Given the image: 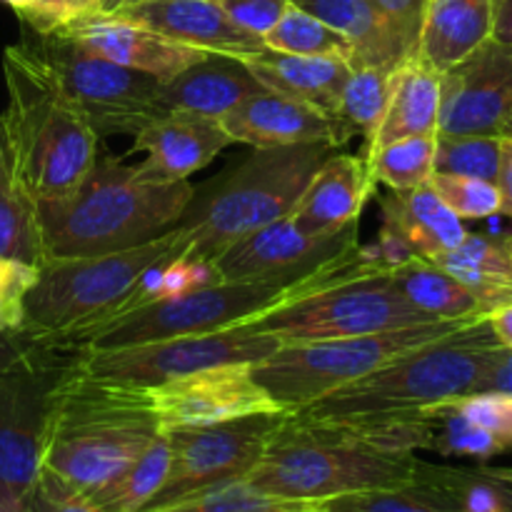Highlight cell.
<instances>
[{"mask_svg": "<svg viewBox=\"0 0 512 512\" xmlns=\"http://www.w3.org/2000/svg\"><path fill=\"white\" fill-rule=\"evenodd\" d=\"M35 48L80 105L100 138L138 135L150 120L165 115L158 105L160 80L93 53L60 33L38 35Z\"/></svg>", "mask_w": 512, "mask_h": 512, "instance_id": "8fae6325", "label": "cell"}, {"mask_svg": "<svg viewBox=\"0 0 512 512\" xmlns=\"http://www.w3.org/2000/svg\"><path fill=\"white\" fill-rule=\"evenodd\" d=\"M280 340L248 328H228L218 333L183 335V338L155 340L115 350L75 353L78 368L85 375L108 383L153 388L165 380L183 378L218 365L258 363L280 348Z\"/></svg>", "mask_w": 512, "mask_h": 512, "instance_id": "7c38bea8", "label": "cell"}, {"mask_svg": "<svg viewBox=\"0 0 512 512\" xmlns=\"http://www.w3.org/2000/svg\"><path fill=\"white\" fill-rule=\"evenodd\" d=\"M475 393H498V395H510L512 398V350L500 345L498 353L493 355V360L485 368L483 378L475 385Z\"/></svg>", "mask_w": 512, "mask_h": 512, "instance_id": "7dc6e473", "label": "cell"}, {"mask_svg": "<svg viewBox=\"0 0 512 512\" xmlns=\"http://www.w3.org/2000/svg\"><path fill=\"white\" fill-rule=\"evenodd\" d=\"M383 220H390L408 238L420 258H440L468 235L463 220L440 200L433 185L425 183L413 190H393L380 198Z\"/></svg>", "mask_w": 512, "mask_h": 512, "instance_id": "4316f807", "label": "cell"}, {"mask_svg": "<svg viewBox=\"0 0 512 512\" xmlns=\"http://www.w3.org/2000/svg\"><path fill=\"white\" fill-rule=\"evenodd\" d=\"M480 473L495 485V490L503 498L505 508L512 512V468H493V465H478Z\"/></svg>", "mask_w": 512, "mask_h": 512, "instance_id": "816d5d0a", "label": "cell"}, {"mask_svg": "<svg viewBox=\"0 0 512 512\" xmlns=\"http://www.w3.org/2000/svg\"><path fill=\"white\" fill-rule=\"evenodd\" d=\"M358 245V223L338 233L310 235L288 215L230 245L215 265L225 283H295L345 258Z\"/></svg>", "mask_w": 512, "mask_h": 512, "instance_id": "5bb4252c", "label": "cell"}, {"mask_svg": "<svg viewBox=\"0 0 512 512\" xmlns=\"http://www.w3.org/2000/svg\"><path fill=\"white\" fill-rule=\"evenodd\" d=\"M440 120V73L418 58L400 63L390 73L388 103L383 120L368 143L370 150L413 135H438Z\"/></svg>", "mask_w": 512, "mask_h": 512, "instance_id": "484cf974", "label": "cell"}, {"mask_svg": "<svg viewBox=\"0 0 512 512\" xmlns=\"http://www.w3.org/2000/svg\"><path fill=\"white\" fill-rule=\"evenodd\" d=\"M160 435L148 388L90 378L73 360L53 400L43 468L90 493L128 468Z\"/></svg>", "mask_w": 512, "mask_h": 512, "instance_id": "5b68a950", "label": "cell"}, {"mask_svg": "<svg viewBox=\"0 0 512 512\" xmlns=\"http://www.w3.org/2000/svg\"><path fill=\"white\" fill-rule=\"evenodd\" d=\"M493 5V38L512 43V0H490Z\"/></svg>", "mask_w": 512, "mask_h": 512, "instance_id": "f907efd6", "label": "cell"}, {"mask_svg": "<svg viewBox=\"0 0 512 512\" xmlns=\"http://www.w3.org/2000/svg\"><path fill=\"white\" fill-rule=\"evenodd\" d=\"M498 193H500V213L512 218V140L503 138V155H500L498 170Z\"/></svg>", "mask_w": 512, "mask_h": 512, "instance_id": "c3c4849f", "label": "cell"}, {"mask_svg": "<svg viewBox=\"0 0 512 512\" xmlns=\"http://www.w3.org/2000/svg\"><path fill=\"white\" fill-rule=\"evenodd\" d=\"M512 118V43L490 38L440 75L438 135H500Z\"/></svg>", "mask_w": 512, "mask_h": 512, "instance_id": "2e32d148", "label": "cell"}, {"mask_svg": "<svg viewBox=\"0 0 512 512\" xmlns=\"http://www.w3.org/2000/svg\"><path fill=\"white\" fill-rule=\"evenodd\" d=\"M493 38L490 0H428L415 58L435 73H448Z\"/></svg>", "mask_w": 512, "mask_h": 512, "instance_id": "603a6c76", "label": "cell"}, {"mask_svg": "<svg viewBox=\"0 0 512 512\" xmlns=\"http://www.w3.org/2000/svg\"><path fill=\"white\" fill-rule=\"evenodd\" d=\"M188 180H170L148 163L125 165L100 153L73 193L35 203L45 260L138 248L178 225L193 200Z\"/></svg>", "mask_w": 512, "mask_h": 512, "instance_id": "3957f363", "label": "cell"}, {"mask_svg": "<svg viewBox=\"0 0 512 512\" xmlns=\"http://www.w3.org/2000/svg\"><path fill=\"white\" fill-rule=\"evenodd\" d=\"M0 3L8 5L10 10H15V15H18L20 20H28V15H30V3H28V0H0Z\"/></svg>", "mask_w": 512, "mask_h": 512, "instance_id": "11a10c76", "label": "cell"}, {"mask_svg": "<svg viewBox=\"0 0 512 512\" xmlns=\"http://www.w3.org/2000/svg\"><path fill=\"white\" fill-rule=\"evenodd\" d=\"M100 8V13H118V10L130 8V5L140 3V0H95Z\"/></svg>", "mask_w": 512, "mask_h": 512, "instance_id": "db71d44e", "label": "cell"}, {"mask_svg": "<svg viewBox=\"0 0 512 512\" xmlns=\"http://www.w3.org/2000/svg\"><path fill=\"white\" fill-rule=\"evenodd\" d=\"M488 320L495 338H498V343L503 345V348L512 350V303L493 310V313H488Z\"/></svg>", "mask_w": 512, "mask_h": 512, "instance_id": "f5cc1de1", "label": "cell"}, {"mask_svg": "<svg viewBox=\"0 0 512 512\" xmlns=\"http://www.w3.org/2000/svg\"><path fill=\"white\" fill-rule=\"evenodd\" d=\"M330 153L335 148L323 143L255 148L208 193L193 195L175 225L188 235V255L215 260L255 230L288 218Z\"/></svg>", "mask_w": 512, "mask_h": 512, "instance_id": "52a82bcc", "label": "cell"}, {"mask_svg": "<svg viewBox=\"0 0 512 512\" xmlns=\"http://www.w3.org/2000/svg\"><path fill=\"white\" fill-rule=\"evenodd\" d=\"M375 185L368 160L330 153L310 178L290 218L310 235L338 233L358 223L365 203L375 195Z\"/></svg>", "mask_w": 512, "mask_h": 512, "instance_id": "ffe728a7", "label": "cell"}, {"mask_svg": "<svg viewBox=\"0 0 512 512\" xmlns=\"http://www.w3.org/2000/svg\"><path fill=\"white\" fill-rule=\"evenodd\" d=\"M390 73L393 70L375 68V65H350V75L343 85V93H340L335 115L353 133L365 135V143H370L380 120H383L390 90Z\"/></svg>", "mask_w": 512, "mask_h": 512, "instance_id": "d590c367", "label": "cell"}, {"mask_svg": "<svg viewBox=\"0 0 512 512\" xmlns=\"http://www.w3.org/2000/svg\"><path fill=\"white\" fill-rule=\"evenodd\" d=\"M430 185L460 220H483L500 213L498 185L488 180L435 173Z\"/></svg>", "mask_w": 512, "mask_h": 512, "instance_id": "f35d334b", "label": "cell"}, {"mask_svg": "<svg viewBox=\"0 0 512 512\" xmlns=\"http://www.w3.org/2000/svg\"><path fill=\"white\" fill-rule=\"evenodd\" d=\"M73 350L38 348L0 373V512H25L43 470L50 413Z\"/></svg>", "mask_w": 512, "mask_h": 512, "instance_id": "30bf717a", "label": "cell"}, {"mask_svg": "<svg viewBox=\"0 0 512 512\" xmlns=\"http://www.w3.org/2000/svg\"><path fill=\"white\" fill-rule=\"evenodd\" d=\"M143 512H318V503L270 495L250 480L238 478L210 485V488L185 495V498L163 505V508Z\"/></svg>", "mask_w": 512, "mask_h": 512, "instance_id": "d6a6232c", "label": "cell"}, {"mask_svg": "<svg viewBox=\"0 0 512 512\" xmlns=\"http://www.w3.org/2000/svg\"><path fill=\"white\" fill-rule=\"evenodd\" d=\"M428 473L455 500L460 512H508L495 485L478 468L460 470L428 463Z\"/></svg>", "mask_w": 512, "mask_h": 512, "instance_id": "ab89813d", "label": "cell"}, {"mask_svg": "<svg viewBox=\"0 0 512 512\" xmlns=\"http://www.w3.org/2000/svg\"><path fill=\"white\" fill-rule=\"evenodd\" d=\"M510 260H512V243H510Z\"/></svg>", "mask_w": 512, "mask_h": 512, "instance_id": "6f0895ef", "label": "cell"}, {"mask_svg": "<svg viewBox=\"0 0 512 512\" xmlns=\"http://www.w3.org/2000/svg\"><path fill=\"white\" fill-rule=\"evenodd\" d=\"M470 320L475 318L433 320V323L410 325L388 333L355 335V338L285 343L258 363H250V373L263 385L265 393L290 413L343 385L355 383L405 350L453 333Z\"/></svg>", "mask_w": 512, "mask_h": 512, "instance_id": "ba28073f", "label": "cell"}, {"mask_svg": "<svg viewBox=\"0 0 512 512\" xmlns=\"http://www.w3.org/2000/svg\"><path fill=\"white\" fill-rule=\"evenodd\" d=\"M240 63L253 73V78L263 88L318 105L333 115L338 110L340 93L350 75V63L345 58L288 55L268 48L260 53L240 55Z\"/></svg>", "mask_w": 512, "mask_h": 512, "instance_id": "cb8c5ba5", "label": "cell"}, {"mask_svg": "<svg viewBox=\"0 0 512 512\" xmlns=\"http://www.w3.org/2000/svg\"><path fill=\"white\" fill-rule=\"evenodd\" d=\"M113 15H123L175 43L205 53L240 58L265 50L263 38L240 28L220 0H140Z\"/></svg>", "mask_w": 512, "mask_h": 512, "instance_id": "d6986e66", "label": "cell"}, {"mask_svg": "<svg viewBox=\"0 0 512 512\" xmlns=\"http://www.w3.org/2000/svg\"><path fill=\"white\" fill-rule=\"evenodd\" d=\"M508 238H493L483 233H468L463 243L435 258L478 298L485 313L512 303V260Z\"/></svg>", "mask_w": 512, "mask_h": 512, "instance_id": "83f0119b", "label": "cell"}, {"mask_svg": "<svg viewBox=\"0 0 512 512\" xmlns=\"http://www.w3.org/2000/svg\"><path fill=\"white\" fill-rule=\"evenodd\" d=\"M170 468V445L165 433L140 453L125 470L100 488L83 493L100 512H140L163 488Z\"/></svg>", "mask_w": 512, "mask_h": 512, "instance_id": "f546056e", "label": "cell"}, {"mask_svg": "<svg viewBox=\"0 0 512 512\" xmlns=\"http://www.w3.org/2000/svg\"><path fill=\"white\" fill-rule=\"evenodd\" d=\"M288 3L308 10L335 33L343 35L353 50L350 65L395 70L400 63L415 58L413 50L370 5V0H288Z\"/></svg>", "mask_w": 512, "mask_h": 512, "instance_id": "d4e9b609", "label": "cell"}, {"mask_svg": "<svg viewBox=\"0 0 512 512\" xmlns=\"http://www.w3.org/2000/svg\"><path fill=\"white\" fill-rule=\"evenodd\" d=\"M38 280V268L0 258V330L18 335L23 325L25 295Z\"/></svg>", "mask_w": 512, "mask_h": 512, "instance_id": "b9f144b4", "label": "cell"}, {"mask_svg": "<svg viewBox=\"0 0 512 512\" xmlns=\"http://www.w3.org/2000/svg\"><path fill=\"white\" fill-rule=\"evenodd\" d=\"M133 138V153L170 180H188L233 145L220 120L193 113L158 115Z\"/></svg>", "mask_w": 512, "mask_h": 512, "instance_id": "44dd1931", "label": "cell"}, {"mask_svg": "<svg viewBox=\"0 0 512 512\" xmlns=\"http://www.w3.org/2000/svg\"><path fill=\"white\" fill-rule=\"evenodd\" d=\"M503 155V135H438L435 173L465 175L495 183Z\"/></svg>", "mask_w": 512, "mask_h": 512, "instance_id": "8d00e7d4", "label": "cell"}, {"mask_svg": "<svg viewBox=\"0 0 512 512\" xmlns=\"http://www.w3.org/2000/svg\"><path fill=\"white\" fill-rule=\"evenodd\" d=\"M420 323L433 320L408 303L388 270H373L320 285L278 308L245 320L238 328L268 333L285 345L388 333Z\"/></svg>", "mask_w": 512, "mask_h": 512, "instance_id": "9c48e42d", "label": "cell"}, {"mask_svg": "<svg viewBox=\"0 0 512 512\" xmlns=\"http://www.w3.org/2000/svg\"><path fill=\"white\" fill-rule=\"evenodd\" d=\"M3 73L0 160L10 178L35 203L73 193L98 160L100 135L33 43L8 45Z\"/></svg>", "mask_w": 512, "mask_h": 512, "instance_id": "7a4b0ae2", "label": "cell"}, {"mask_svg": "<svg viewBox=\"0 0 512 512\" xmlns=\"http://www.w3.org/2000/svg\"><path fill=\"white\" fill-rule=\"evenodd\" d=\"M435 138L438 135H413L370 150L365 160L375 183L390 190H413L430 183L435 175Z\"/></svg>", "mask_w": 512, "mask_h": 512, "instance_id": "e575fe53", "label": "cell"}, {"mask_svg": "<svg viewBox=\"0 0 512 512\" xmlns=\"http://www.w3.org/2000/svg\"><path fill=\"white\" fill-rule=\"evenodd\" d=\"M163 433L175 428H205L245 415L288 413L250 373V363L218 365L148 388Z\"/></svg>", "mask_w": 512, "mask_h": 512, "instance_id": "9a60e30c", "label": "cell"}, {"mask_svg": "<svg viewBox=\"0 0 512 512\" xmlns=\"http://www.w3.org/2000/svg\"><path fill=\"white\" fill-rule=\"evenodd\" d=\"M55 33L78 40L80 45L113 60V63L153 75L160 83L175 78L185 68L210 55L205 50L175 43V40L165 38V35L135 23V20L113 13L85 15V18L75 20V23L55 30Z\"/></svg>", "mask_w": 512, "mask_h": 512, "instance_id": "ac0fdd59", "label": "cell"}, {"mask_svg": "<svg viewBox=\"0 0 512 512\" xmlns=\"http://www.w3.org/2000/svg\"><path fill=\"white\" fill-rule=\"evenodd\" d=\"M28 3L30 15L25 23L38 35L55 33V30L65 28V25L75 23L85 15L100 13L95 0H28Z\"/></svg>", "mask_w": 512, "mask_h": 512, "instance_id": "f6af8a7d", "label": "cell"}, {"mask_svg": "<svg viewBox=\"0 0 512 512\" xmlns=\"http://www.w3.org/2000/svg\"><path fill=\"white\" fill-rule=\"evenodd\" d=\"M475 425L488 430L490 435L503 443L505 450H512V398L498 393H475L448 403Z\"/></svg>", "mask_w": 512, "mask_h": 512, "instance_id": "60d3db41", "label": "cell"}, {"mask_svg": "<svg viewBox=\"0 0 512 512\" xmlns=\"http://www.w3.org/2000/svg\"><path fill=\"white\" fill-rule=\"evenodd\" d=\"M263 43L275 53L325 55V58H345L348 63L353 58V50L343 35L293 3L285 5L278 23L263 35Z\"/></svg>", "mask_w": 512, "mask_h": 512, "instance_id": "836d02e7", "label": "cell"}, {"mask_svg": "<svg viewBox=\"0 0 512 512\" xmlns=\"http://www.w3.org/2000/svg\"><path fill=\"white\" fill-rule=\"evenodd\" d=\"M375 10L390 23V28L405 40L410 50H418L420 28H423L428 0H370Z\"/></svg>", "mask_w": 512, "mask_h": 512, "instance_id": "bcb514c9", "label": "cell"}, {"mask_svg": "<svg viewBox=\"0 0 512 512\" xmlns=\"http://www.w3.org/2000/svg\"><path fill=\"white\" fill-rule=\"evenodd\" d=\"M435 418L308 420L288 413L260 463L245 475L270 495L323 503L405 485L420 475L418 450H433Z\"/></svg>", "mask_w": 512, "mask_h": 512, "instance_id": "6da1fadb", "label": "cell"}, {"mask_svg": "<svg viewBox=\"0 0 512 512\" xmlns=\"http://www.w3.org/2000/svg\"><path fill=\"white\" fill-rule=\"evenodd\" d=\"M188 253V235L173 228L120 253L45 260L25 295L18 335L38 348L75 350L90 333L128 315L135 283L150 265Z\"/></svg>", "mask_w": 512, "mask_h": 512, "instance_id": "8992f818", "label": "cell"}, {"mask_svg": "<svg viewBox=\"0 0 512 512\" xmlns=\"http://www.w3.org/2000/svg\"><path fill=\"white\" fill-rule=\"evenodd\" d=\"M0 155H3V153H0Z\"/></svg>", "mask_w": 512, "mask_h": 512, "instance_id": "680465c9", "label": "cell"}, {"mask_svg": "<svg viewBox=\"0 0 512 512\" xmlns=\"http://www.w3.org/2000/svg\"><path fill=\"white\" fill-rule=\"evenodd\" d=\"M223 283L215 260L193 258V255H180V258L165 263L163 270V290L165 298H178V295L195 293V290L210 288V285Z\"/></svg>", "mask_w": 512, "mask_h": 512, "instance_id": "ee69618b", "label": "cell"}, {"mask_svg": "<svg viewBox=\"0 0 512 512\" xmlns=\"http://www.w3.org/2000/svg\"><path fill=\"white\" fill-rule=\"evenodd\" d=\"M410 305L430 320H465L488 315L473 293L430 258H413L388 270Z\"/></svg>", "mask_w": 512, "mask_h": 512, "instance_id": "f1b7e54d", "label": "cell"}, {"mask_svg": "<svg viewBox=\"0 0 512 512\" xmlns=\"http://www.w3.org/2000/svg\"><path fill=\"white\" fill-rule=\"evenodd\" d=\"M220 123L233 143L253 145V148L305 143L340 148L355 135L338 115L268 88L245 98Z\"/></svg>", "mask_w": 512, "mask_h": 512, "instance_id": "e0dca14e", "label": "cell"}, {"mask_svg": "<svg viewBox=\"0 0 512 512\" xmlns=\"http://www.w3.org/2000/svg\"><path fill=\"white\" fill-rule=\"evenodd\" d=\"M498 348L488 315H480L290 413L308 420L430 418L440 405L473 395Z\"/></svg>", "mask_w": 512, "mask_h": 512, "instance_id": "277c9868", "label": "cell"}, {"mask_svg": "<svg viewBox=\"0 0 512 512\" xmlns=\"http://www.w3.org/2000/svg\"><path fill=\"white\" fill-rule=\"evenodd\" d=\"M285 415H245L205 428L168 430V478L143 510L163 508L210 485L245 478L260 463Z\"/></svg>", "mask_w": 512, "mask_h": 512, "instance_id": "4fadbf2b", "label": "cell"}, {"mask_svg": "<svg viewBox=\"0 0 512 512\" xmlns=\"http://www.w3.org/2000/svg\"><path fill=\"white\" fill-rule=\"evenodd\" d=\"M500 135H503V138H510V140H512V118L508 120V123L503 125V130H500Z\"/></svg>", "mask_w": 512, "mask_h": 512, "instance_id": "9f6ffc18", "label": "cell"}, {"mask_svg": "<svg viewBox=\"0 0 512 512\" xmlns=\"http://www.w3.org/2000/svg\"><path fill=\"white\" fill-rule=\"evenodd\" d=\"M265 90L233 55L210 53L158 88L163 113H193L223 120L245 98Z\"/></svg>", "mask_w": 512, "mask_h": 512, "instance_id": "7402d4cb", "label": "cell"}, {"mask_svg": "<svg viewBox=\"0 0 512 512\" xmlns=\"http://www.w3.org/2000/svg\"><path fill=\"white\" fill-rule=\"evenodd\" d=\"M30 350H33V345H30L28 340H23L15 333H5V330H0V373L15 368V365H18Z\"/></svg>", "mask_w": 512, "mask_h": 512, "instance_id": "681fc988", "label": "cell"}, {"mask_svg": "<svg viewBox=\"0 0 512 512\" xmlns=\"http://www.w3.org/2000/svg\"><path fill=\"white\" fill-rule=\"evenodd\" d=\"M25 512H100L80 490L60 480L50 470H40L35 488L30 490Z\"/></svg>", "mask_w": 512, "mask_h": 512, "instance_id": "7bdbcfd3", "label": "cell"}, {"mask_svg": "<svg viewBox=\"0 0 512 512\" xmlns=\"http://www.w3.org/2000/svg\"><path fill=\"white\" fill-rule=\"evenodd\" d=\"M0 258L40 268L45 263L35 200L10 178L0 160Z\"/></svg>", "mask_w": 512, "mask_h": 512, "instance_id": "1f68e13d", "label": "cell"}, {"mask_svg": "<svg viewBox=\"0 0 512 512\" xmlns=\"http://www.w3.org/2000/svg\"><path fill=\"white\" fill-rule=\"evenodd\" d=\"M318 512H460L455 500L430 478L423 460L420 475L405 485L338 495L318 503Z\"/></svg>", "mask_w": 512, "mask_h": 512, "instance_id": "4dcf8cb0", "label": "cell"}, {"mask_svg": "<svg viewBox=\"0 0 512 512\" xmlns=\"http://www.w3.org/2000/svg\"><path fill=\"white\" fill-rule=\"evenodd\" d=\"M435 418V435H433V450L445 455V458H475L480 463L495 458V455L505 453L503 443L488 430L475 425L458 410L450 405H440L430 413Z\"/></svg>", "mask_w": 512, "mask_h": 512, "instance_id": "74e56055", "label": "cell"}]
</instances>
